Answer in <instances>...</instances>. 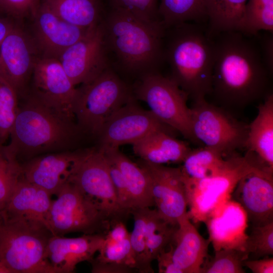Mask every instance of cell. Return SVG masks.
Wrapping results in <instances>:
<instances>
[{
	"label": "cell",
	"instance_id": "1",
	"mask_svg": "<svg viewBox=\"0 0 273 273\" xmlns=\"http://www.w3.org/2000/svg\"><path fill=\"white\" fill-rule=\"evenodd\" d=\"M214 42L211 93L220 107L242 109L269 92V75L260 52L240 31L218 33Z\"/></svg>",
	"mask_w": 273,
	"mask_h": 273
},
{
	"label": "cell",
	"instance_id": "2",
	"mask_svg": "<svg viewBox=\"0 0 273 273\" xmlns=\"http://www.w3.org/2000/svg\"><path fill=\"white\" fill-rule=\"evenodd\" d=\"M173 28L164 59L171 78L193 101L211 93L214 42L198 25L185 22Z\"/></svg>",
	"mask_w": 273,
	"mask_h": 273
},
{
	"label": "cell",
	"instance_id": "3",
	"mask_svg": "<svg viewBox=\"0 0 273 273\" xmlns=\"http://www.w3.org/2000/svg\"><path fill=\"white\" fill-rule=\"evenodd\" d=\"M102 24L107 49L127 70L155 72L164 59L162 39L166 28L163 25H150L116 9H112Z\"/></svg>",
	"mask_w": 273,
	"mask_h": 273
},
{
	"label": "cell",
	"instance_id": "4",
	"mask_svg": "<svg viewBox=\"0 0 273 273\" xmlns=\"http://www.w3.org/2000/svg\"><path fill=\"white\" fill-rule=\"evenodd\" d=\"M23 97L6 145L11 153L18 159L64 147L71 142L76 132L73 121L29 94Z\"/></svg>",
	"mask_w": 273,
	"mask_h": 273
},
{
	"label": "cell",
	"instance_id": "5",
	"mask_svg": "<svg viewBox=\"0 0 273 273\" xmlns=\"http://www.w3.org/2000/svg\"><path fill=\"white\" fill-rule=\"evenodd\" d=\"M52 235L41 223L0 220V256L12 273H54L46 257Z\"/></svg>",
	"mask_w": 273,
	"mask_h": 273
},
{
	"label": "cell",
	"instance_id": "6",
	"mask_svg": "<svg viewBox=\"0 0 273 273\" xmlns=\"http://www.w3.org/2000/svg\"><path fill=\"white\" fill-rule=\"evenodd\" d=\"M52 200L47 217L48 229L53 235L80 232L106 235L114 223L93 200L74 184H65Z\"/></svg>",
	"mask_w": 273,
	"mask_h": 273
},
{
	"label": "cell",
	"instance_id": "7",
	"mask_svg": "<svg viewBox=\"0 0 273 273\" xmlns=\"http://www.w3.org/2000/svg\"><path fill=\"white\" fill-rule=\"evenodd\" d=\"M131 98L125 84L108 67L77 88L75 118L83 129L99 135L109 118Z\"/></svg>",
	"mask_w": 273,
	"mask_h": 273
},
{
	"label": "cell",
	"instance_id": "8",
	"mask_svg": "<svg viewBox=\"0 0 273 273\" xmlns=\"http://www.w3.org/2000/svg\"><path fill=\"white\" fill-rule=\"evenodd\" d=\"M136 96L145 102L160 121L197 143L191 125L188 95L171 78L155 72L144 74L135 89Z\"/></svg>",
	"mask_w": 273,
	"mask_h": 273
},
{
	"label": "cell",
	"instance_id": "9",
	"mask_svg": "<svg viewBox=\"0 0 273 273\" xmlns=\"http://www.w3.org/2000/svg\"><path fill=\"white\" fill-rule=\"evenodd\" d=\"M191 125L197 144L230 155L245 148L248 125L237 119L225 109L205 99L193 101Z\"/></svg>",
	"mask_w": 273,
	"mask_h": 273
},
{
	"label": "cell",
	"instance_id": "10",
	"mask_svg": "<svg viewBox=\"0 0 273 273\" xmlns=\"http://www.w3.org/2000/svg\"><path fill=\"white\" fill-rule=\"evenodd\" d=\"M71 183L95 202L114 222L123 221L129 215L119 204L107 158L100 148L83 150Z\"/></svg>",
	"mask_w": 273,
	"mask_h": 273
},
{
	"label": "cell",
	"instance_id": "11",
	"mask_svg": "<svg viewBox=\"0 0 273 273\" xmlns=\"http://www.w3.org/2000/svg\"><path fill=\"white\" fill-rule=\"evenodd\" d=\"M31 80V87L27 94L73 121L77 88L58 59L39 57Z\"/></svg>",
	"mask_w": 273,
	"mask_h": 273
},
{
	"label": "cell",
	"instance_id": "12",
	"mask_svg": "<svg viewBox=\"0 0 273 273\" xmlns=\"http://www.w3.org/2000/svg\"><path fill=\"white\" fill-rule=\"evenodd\" d=\"M174 130L160 121L150 111L136 105L132 98L107 121L99 134L102 149L118 148L133 144L157 131Z\"/></svg>",
	"mask_w": 273,
	"mask_h": 273
},
{
	"label": "cell",
	"instance_id": "13",
	"mask_svg": "<svg viewBox=\"0 0 273 273\" xmlns=\"http://www.w3.org/2000/svg\"><path fill=\"white\" fill-rule=\"evenodd\" d=\"M40 57L30 33L16 23L0 46V76L13 87L19 98L27 93Z\"/></svg>",
	"mask_w": 273,
	"mask_h": 273
},
{
	"label": "cell",
	"instance_id": "14",
	"mask_svg": "<svg viewBox=\"0 0 273 273\" xmlns=\"http://www.w3.org/2000/svg\"><path fill=\"white\" fill-rule=\"evenodd\" d=\"M107 50L101 21L65 50L58 60L74 85L82 84L108 67Z\"/></svg>",
	"mask_w": 273,
	"mask_h": 273
},
{
	"label": "cell",
	"instance_id": "15",
	"mask_svg": "<svg viewBox=\"0 0 273 273\" xmlns=\"http://www.w3.org/2000/svg\"><path fill=\"white\" fill-rule=\"evenodd\" d=\"M138 164L150 178L152 193L159 214L166 221L177 225L188 212L187 188L180 167H171L141 159Z\"/></svg>",
	"mask_w": 273,
	"mask_h": 273
},
{
	"label": "cell",
	"instance_id": "16",
	"mask_svg": "<svg viewBox=\"0 0 273 273\" xmlns=\"http://www.w3.org/2000/svg\"><path fill=\"white\" fill-rule=\"evenodd\" d=\"M31 17L30 34L41 57L58 59L92 27L83 28L65 21L42 1Z\"/></svg>",
	"mask_w": 273,
	"mask_h": 273
},
{
	"label": "cell",
	"instance_id": "17",
	"mask_svg": "<svg viewBox=\"0 0 273 273\" xmlns=\"http://www.w3.org/2000/svg\"><path fill=\"white\" fill-rule=\"evenodd\" d=\"M235 198L243 207L252 226L273 221L272 173L256 168L236 184Z\"/></svg>",
	"mask_w": 273,
	"mask_h": 273
},
{
	"label": "cell",
	"instance_id": "18",
	"mask_svg": "<svg viewBox=\"0 0 273 273\" xmlns=\"http://www.w3.org/2000/svg\"><path fill=\"white\" fill-rule=\"evenodd\" d=\"M82 151H66L31 158L21 164V176L51 195H56L71 182Z\"/></svg>",
	"mask_w": 273,
	"mask_h": 273
},
{
	"label": "cell",
	"instance_id": "19",
	"mask_svg": "<svg viewBox=\"0 0 273 273\" xmlns=\"http://www.w3.org/2000/svg\"><path fill=\"white\" fill-rule=\"evenodd\" d=\"M103 234H83L75 238L52 235L49 238L46 257L54 273H71L80 262H90L101 247Z\"/></svg>",
	"mask_w": 273,
	"mask_h": 273
},
{
	"label": "cell",
	"instance_id": "20",
	"mask_svg": "<svg viewBox=\"0 0 273 273\" xmlns=\"http://www.w3.org/2000/svg\"><path fill=\"white\" fill-rule=\"evenodd\" d=\"M51 196L48 191L21 175L0 220H22L41 223L48 228Z\"/></svg>",
	"mask_w": 273,
	"mask_h": 273
},
{
	"label": "cell",
	"instance_id": "21",
	"mask_svg": "<svg viewBox=\"0 0 273 273\" xmlns=\"http://www.w3.org/2000/svg\"><path fill=\"white\" fill-rule=\"evenodd\" d=\"M171 243L173 261L183 273H201L210 240L200 235L188 213L178 221Z\"/></svg>",
	"mask_w": 273,
	"mask_h": 273
},
{
	"label": "cell",
	"instance_id": "22",
	"mask_svg": "<svg viewBox=\"0 0 273 273\" xmlns=\"http://www.w3.org/2000/svg\"><path fill=\"white\" fill-rule=\"evenodd\" d=\"M245 148L258 164L273 172V94L269 92L248 125Z\"/></svg>",
	"mask_w": 273,
	"mask_h": 273
},
{
	"label": "cell",
	"instance_id": "23",
	"mask_svg": "<svg viewBox=\"0 0 273 273\" xmlns=\"http://www.w3.org/2000/svg\"><path fill=\"white\" fill-rule=\"evenodd\" d=\"M132 145L141 160L163 165L183 162L191 150L186 143L165 130L154 131Z\"/></svg>",
	"mask_w": 273,
	"mask_h": 273
},
{
	"label": "cell",
	"instance_id": "24",
	"mask_svg": "<svg viewBox=\"0 0 273 273\" xmlns=\"http://www.w3.org/2000/svg\"><path fill=\"white\" fill-rule=\"evenodd\" d=\"M100 149L122 174L132 201V209L155 206L151 180L146 171L130 160L118 148Z\"/></svg>",
	"mask_w": 273,
	"mask_h": 273
},
{
	"label": "cell",
	"instance_id": "25",
	"mask_svg": "<svg viewBox=\"0 0 273 273\" xmlns=\"http://www.w3.org/2000/svg\"><path fill=\"white\" fill-rule=\"evenodd\" d=\"M231 155L225 157L220 152L205 146L191 150L180 169L187 180H200L213 176L225 169Z\"/></svg>",
	"mask_w": 273,
	"mask_h": 273
},
{
	"label": "cell",
	"instance_id": "26",
	"mask_svg": "<svg viewBox=\"0 0 273 273\" xmlns=\"http://www.w3.org/2000/svg\"><path fill=\"white\" fill-rule=\"evenodd\" d=\"M248 0H203L208 35L239 30Z\"/></svg>",
	"mask_w": 273,
	"mask_h": 273
},
{
	"label": "cell",
	"instance_id": "27",
	"mask_svg": "<svg viewBox=\"0 0 273 273\" xmlns=\"http://www.w3.org/2000/svg\"><path fill=\"white\" fill-rule=\"evenodd\" d=\"M65 21L83 28H90L101 22V0H42Z\"/></svg>",
	"mask_w": 273,
	"mask_h": 273
},
{
	"label": "cell",
	"instance_id": "28",
	"mask_svg": "<svg viewBox=\"0 0 273 273\" xmlns=\"http://www.w3.org/2000/svg\"><path fill=\"white\" fill-rule=\"evenodd\" d=\"M158 13L166 28L207 19L203 0H160Z\"/></svg>",
	"mask_w": 273,
	"mask_h": 273
},
{
	"label": "cell",
	"instance_id": "29",
	"mask_svg": "<svg viewBox=\"0 0 273 273\" xmlns=\"http://www.w3.org/2000/svg\"><path fill=\"white\" fill-rule=\"evenodd\" d=\"M260 30L272 33L273 0H248L239 31L256 35Z\"/></svg>",
	"mask_w": 273,
	"mask_h": 273
},
{
	"label": "cell",
	"instance_id": "30",
	"mask_svg": "<svg viewBox=\"0 0 273 273\" xmlns=\"http://www.w3.org/2000/svg\"><path fill=\"white\" fill-rule=\"evenodd\" d=\"M177 225L164 219L156 209H149L146 225V245L150 261L171 243Z\"/></svg>",
	"mask_w": 273,
	"mask_h": 273
},
{
	"label": "cell",
	"instance_id": "31",
	"mask_svg": "<svg viewBox=\"0 0 273 273\" xmlns=\"http://www.w3.org/2000/svg\"><path fill=\"white\" fill-rule=\"evenodd\" d=\"M150 208L132 209L133 229L130 233V242L135 261V268L142 273L153 272L146 245V225Z\"/></svg>",
	"mask_w": 273,
	"mask_h": 273
},
{
	"label": "cell",
	"instance_id": "32",
	"mask_svg": "<svg viewBox=\"0 0 273 273\" xmlns=\"http://www.w3.org/2000/svg\"><path fill=\"white\" fill-rule=\"evenodd\" d=\"M21 164L17 157L0 145V216L21 175Z\"/></svg>",
	"mask_w": 273,
	"mask_h": 273
},
{
	"label": "cell",
	"instance_id": "33",
	"mask_svg": "<svg viewBox=\"0 0 273 273\" xmlns=\"http://www.w3.org/2000/svg\"><path fill=\"white\" fill-rule=\"evenodd\" d=\"M19 96L13 87L0 76V145H4L19 109Z\"/></svg>",
	"mask_w": 273,
	"mask_h": 273
},
{
	"label": "cell",
	"instance_id": "34",
	"mask_svg": "<svg viewBox=\"0 0 273 273\" xmlns=\"http://www.w3.org/2000/svg\"><path fill=\"white\" fill-rule=\"evenodd\" d=\"M248 254L245 250L227 248L215 251L214 255L205 260L201 273H244L242 264Z\"/></svg>",
	"mask_w": 273,
	"mask_h": 273
},
{
	"label": "cell",
	"instance_id": "35",
	"mask_svg": "<svg viewBox=\"0 0 273 273\" xmlns=\"http://www.w3.org/2000/svg\"><path fill=\"white\" fill-rule=\"evenodd\" d=\"M108 1L112 9L125 11L150 25H163L158 13L160 0Z\"/></svg>",
	"mask_w": 273,
	"mask_h": 273
},
{
	"label": "cell",
	"instance_id": "36",
	"mask_svg": "<svg viewBox=\"0 0 273 273\" xmlns=\"http://www.w3.org/2000/svg\"><path fill=\"white\" fill-rule=\"evenodd\" d=\"M129 237L120 241H112L105 238L98 256L94 259L101 262L126 265L136 271Z\"/></svg>",
	"mask_w": 273,
	"mask_h": 273
},
{
	"label": "cell",
	"instance_id": "37",
	"mask_svg": "<svg viewBox=\"0 0 273 273\" xmlns=\"http://www.w3.org/2000/svg\"><path fill=\"white\" fill-rule=\"evenodd\" d=\"M250 231L245 250L248 256L251 253L253 258L257 259L272 255L273 221L262 225H251Z\"/></svg>",
	"mask_w": 273,
	"mask_h": 273
},
{
	"label": "cell",
	"instance_id": "38",
	"mask_svg": "<svg viewBox=\"0 0 273 273\" xmlns=\"http://www.w3.org/2000/svg\"><path fill=\"white\" fill-rule=\"evenodd\" d=\"M42 0H0V9L10 17L18 21L31 16Z\"/></svg>",
	"mask_w": 273,
	"mask_h": 273
},
{
	"label": "cell",
	"instance_id": "39",
	"mask_svg": "<svg viewBox=\"0 0 273 273\" xmlns=\"http://www.w3.org/2000/svg\"><path fill=\"white\" fill-rule=\"evenodd\" d=\"M107 158V157H106ZM111 178L121 208L127 214L132 210V203L122 174L118 167L107 158Z\"/></svg>",
	"mask_w": 273,
	"mask_h": 273
},
{
	"label": "cell",
	"instance_id": "40",
	"mask_svg": "<svg viewBox=\"0 0 273 273\" xmlns=\"http://www.w3.org/2000/svg\"><path fill=\"white\" fill-rule=\"evenodd\" d=\"M242 264L253 273H272L273 258L269 256L262 259H245Z\"/></svg>",
	"mask_w": 273,
	"mask_h": 273
},
{
	"label": "cell",
	"instance_id": "41",
	"mask_svg": "<svg viewBox=\"0 0 273 273\" xmlns=\"http://www.w3.org/2000/svg\"><path fill=\"white\" fill-rule=\"evenodd\" d=\"M92 263V272L95 273H128L136 271L126 265L96 261L94 258Z\"/></svg>",
	"mask_w": 273,
	"mask_h": 273
},
{
	"label": "cell",
	"instance_id": "42",
	"mask_svg": "<svg viewBox=\"0 0 273 273\" xmlns=\"http://www.w3.org/2000/svg\"><path fill=\"white\" fill-rule=\"evenodd\" d=\"M156 259L158 261L159 273H183L173 261L171 247L169 251L163 250L161 251Z\"/></svg>",
	"mask_w": 273,
	"mask_h": 273
},
{
	"label": "cell",
	"instance_id": "43",
	"mask_svg": "<svg viewBox=\"0 0 273 273\" xmlns=\"http://www.w3.org/2000/svg\"><path fill=\"white\" fill-rule=\"evenodd\" d=\"M263 63L270 75L273 72V37L272 33L264 35L261 40Z\"/></svg>",
	"mask_w": 273,
	"mask_h": 273
},
{
	"label": "cell",
	"instance_id": "44",
	"mask_svg": "<svg viewBox=\"0 0 273 273\" xmlns=\"http://www.w3.org/2000/svg\"><path fill=\"white\" fill-rule=\"evenodd\" d=\"M130 237L129 233L123 221H118L113 223L105 238L112 241H120Z\"/></svg>",
	"mask_w": 273,
	"mask_h": 273
},
{
	"label": "cell",
	"instance_id": "45",
	"mask_svg": "<svg viewBox=\"0 0 273 273\" xmlns=\"http://www.w3.org/2000/svg\"><path fill=\"white\" fill-rule=\"evenodd\" d=\"M15 24L12 19L0 17V46Z\"/></svg>",
	"mask_w": 273,
	"mask_h": 273
},
{
	"label": "cell",
	"instance_id": "46",
	"mask_svg": "<svg viewBox=\"0 0 273 273\" xmlns=\"http://www.w3.org/2000/svg\"><path fill=\"white\" fill-rule=\"evenodd\" d=\"M0 273H12L11 270L7 266L0 256Z\"/></svg>",
	"mask_w": 273,
	"mask_h": 273
},
{
	"label": "cell",
	"instance_id": "47",
	"mask_svg": "<svg viewBox=\"0 0 273 273\" xmlns=\"http://www.w3.org/2000/svg\"><path fill=\"white\" fill-rule=\"evenodd\" d=\"M0 12H2L1 9H0Z\"/></svg>",
	"mask_w": 273,
	"mask_h": 273
}]
</instances>
